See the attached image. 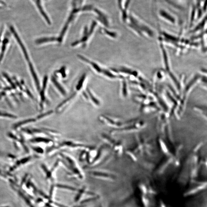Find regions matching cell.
<instances>
[{"mask_svg":"<svg viewBox=\"0 0 207 207\" xmlns=\"http://www.w3.org/2000/svg\"><path fill=\"white\" fill-rule=\"evenodd\" d=\"M118 6L121 10V18L124 22H127L129 13L128 10L131 0H118Z\"/></svg>","mask_w":207,"mask_h":207,"instance_id":"cell-4","label":"cell"},{"mask_svg":"<svg viewBox=\"0 0 207 207\" xmlns=\"http://www.w3.org/2000/svg\"><path fill=\"white\" fill-rule=\"evenodd\" d=\"M55 186L57 188L63 189L70 190V191H77V188L69 186L62 185V184H57L55 185Z\"/></svg>","mask_w":207,"mask_h":207,"instance_id":"cell-19","label":"cell"},{"mask_svg":"<svg viewBox=\"0 0 207 207\" xmlns=\"http://www.w3.org/2000/svg\"><path fill=\"white\" fill-rule=\"evenodd\" d=\"M58 156L60 164L66 169L70 175L75 176L80 179H83V172L73 157L69 154L63 152H58Z\"/></svg>","mask_w":207,"mask_h":207,"instance_id":"cell-1","label":"cell"},{"mask_svg":"<svg viewBox=\"0 0 207 207\" xmlns=\"http://www.w3.org/2000/svg\"><path fill=\"white\" fill-rule=\"evenodd\" d=\"M51 80L52 81H53V83H54V85H55L58 89V90L59 92H60L61 94L63 96H66V91H65V90L64 89V88L61 86L60 84L57 81V80H56L55 78L54 77H52Z\"/></svg>","mask_w":207,"mask_h":207,"instance_id":"cell-15","label":"cell"},{"mask_svg":"<svg viewBox=\"0 0 207 207\" xmlns=\"http://www.w3.org/2000/svg\"><path fill=\"white\" fill-rule=\"evenodd\" d=\"M42 129L45 132L47 136L53 140L56 143L58 142L59 140L62 137L61 134L57 130L47 128H42Z\"/></svg>","mask_w":207,"mask_h":207,"instance_id":"cell-8","label":"cell"},{"mask_svg":"<svg viewBox=\"0 0 207 207\" xmlns=\"http://www.w3.org/2000/svg\"><path fill=\"white\" fill-rule=\"evenodd\" d=\"M30 142L36 144H42L48 146L49 148L52 147L56 144V142L53 140L48 137L38 136L32 138L30 140Z\"/></svg>","mask_w":207,"mask_h":207,"instance_id":"cell-7","label":"cell"},{"mask_svg":"<svg viewBox=\"0 0 207 207\" xmlns=\"http://www.w3.org/2000/svg\"><path fill=\"white\" fill-rule=\"evenodd\" d=\"M87 91L88 100L89 99H90L91 101L92 102V103L94 107H100L101 105V103L100 100L93 94L89 89H87Z\"/></svg>","mask_w":207,"mask_h":207,"instance_id":"cell-10","label":"cell"},{"mask_svg":"<svg viewBox=\"0 0 207 207\" xmlns=\"http://www.w3.org/2000/svg\"></svg>","mask_w":207,"mask_h":207,"instance_id":"cell-36","label":"cell"},{"mask_svg":"<svg viewBox=\"0 0 207 207\" xmlns=\"http://www.w3.org/2000/svg\"><path fill=\"white\" fill-rule=\"evenodd\" d=\"M18 193H19L21 197H22L23 198L24 200L28 204V205H29L30 207H33L32 205L31 202H30L29 200H28V199L25 196H24V195L20 191H18Z\"/></svg>","mask_w":207,"mask_h":207,"instance_id":"cell-28","label":"cell"},{"mask_svg":"<svg viewBox=\"0 0 207 207\" xmlns=\"http://www.w3.org/2000/svg\"><path fill=\"white\" fill-rule=\"evenodd\" d=\"M37 121L38 120L36 119V118H30L28 119L24 120V121L19 122L16 123V124L13 125V128L14 129H17L18 128L21 127V126L24 125L28 124V123L35 122Z\"/></svg>","mask_w":207,"mask_h":207,"instance_id":"cell-12","label":"cell"},{"mask_svg":"<svg viewBox=\"0 0 207 207\" xmlns=\"http://www.w3.org/2000/svg\"><path fill=\"white\" fill-rule=\"evenodd\" d=\"M193 110L207 122V107L206 106L196 105L193 107Z\"/></svg>","mask_w":207,"mask_h":207,"instance_id":"cell-9","label":"cell"},{"mask_svg":"<svg viewBox=\"0 0 207 207\" xmlns=\"http://www.w3.org/2000/svg\"><path fill=\"white\" fill-rule=\"evenodd\" d=\"M8 156L9 157L12 158V159H16V156L15 155L12 154H9Z\"/></svg>","mask_w":207,"mask_h":207,"instance_id":"cell-34","label":"cell"},{"mask_svg":"<svg viewBox=\"0 0 207 207\" xmlns=\"http://www.w3.org/2000/svg\"><path fill=\"white\" fill-rule=\"evenodd\" d=\"M27 176H28V174H26L25 176H24L23 179H22V182H21V184H22H22L25 182Z\"/></svg>","mask_w":207,"mask_h":207,"instance_id":"cell-33","label":"cell"},{"mask_svg":"<svg viewBox=\"0 0 207 207\" xmlns=\"http://www.w3.org/2000/svg\"><path fill=\"white\" fill-rule=\"evenodd\" d=\"M22 130L23 131L25 132V133L31 135H34V134H33L32 130V129L27 128L22 129Z\"/></svg>","mask_w":207,"mask_h":207,"instance_id":"cell-31","label":"cell"},{"mask_svg":"<svg viewBox=\"0 0 207 207\" xmlns=\"http://www.w3.org/2000/svg\"><path fill=\"white\" fill-rule=\"evenodd\" d=\"M77 94V92H74L68 98L65 99V100L59 104L55 109V113L60 114L67 110L68 108L70 106L73 100L75 98Z\"/></svg>","mask_w":207,"mask_h":207,"instance_id":"cell-3","label":"cell"},{"mask_svg":"<svg viewBox=\"0 0 207 207\" xmlns=\"http://www.w3.org/2000/svg\"><path fill=\"white\" fill-rule=\"evenodd\" d=\"M123 85L122 93L123 95H124V96H126L127 95V85H126V83L125 81H124Z\"/></svg>","mask_w":207,"mask_h":207,"instance_id":"cell-29","label":"cell"},{"mask_svg":"<svg viewBox=\"0 0 207 207\" xmlns=\"http://www.w3.org/2000/svg\"><path fill=\"white\" fill-rule=\"evenodd\" d=\"M161 48H162L163 54L164 59V63H165L166 68L168 71H169V65L168 60V57L165 49L164 48L163 45H161Z\"/></svg>","mask_w":207,"mask_h":207,"instance_id":"cell-17","label":"cell"},{"mask_svg":"<svg viewBox=\"0 0 207 207\" xmlns=\"http://www.w3.org/2000/svg\"><path fill=\"white\" fill-rule=\"evenodd\" d=\"M0 116L1 117H7V118H12L16 119L17 118V117L11 114L7 113H3V112H0Z\"/></svg>","mask_w":207,"mask_h":207,"instance_id":"cell-25","label":"cell"},{"mask_svg":"<svg viewBox=\"0 0 207 207\" xmlns=\"http://www.w3.org/2000/svg\"><path fill=\"white\" fill-rule=\"evenodd\" d=\"M158 14L161 19L166 21L167 22L172 24H176L175 17L168 10L165 9H160L158 11Z\"/></svg>","mask_w":207,"mask_h":207,"instance_id":"cell-6","label":"cell"},{"mask_svg":"<svg viewBox=\"0 0 207 207\" xmlns=\"http://www.w3.org/2000/svg\"><path fill=\"white\" fill-rule=\"evenodd\" d=\"M102 73H103L105 75L107 76L108 77H111V78H113L116 77V76L114 75V74L111 73L109 72L108 71L106 70H103Z\"/></svg>","mask_w":207,"mask_h":207,"instance_id":"cell-26","label":"cell"},{"mask_svg":"<svg viewBox=\"0 0 207 207\" xmlns=\"http://www.w3.org/2000/svg\"><path fill=\"white\" fill-rule=\"evenodd\" d=\"M31 182H30V181H28V183L27 184V188H29V186L31 185Z\"/></svg>","mask_w":207,"mask_h":207,"instance_id":"cell-35","label":"cell"},{"mask_svg":"<svg viewBox=\"0 0 207 207\" xmlns=\"http://www.w3.org/2000/svg\"><path fill=\"white\" fill-rule=\"evenodd\" d=\"M85 77H86V74H83L81 78L80 81H79L78 84H77V86L76 87V89H77V91H80L81 89Z\"/></svg>","mask_w":207,"mask_h":207,"instance_id":"cell-22","label":"cell"},{"mask_svg":"<svg viewBox=\"0 0 207 207\" xmlns=\"http://www.w3.org/2000/svg\"><path fill=\"white\" fill-rule=\"evenodd\" d=\"M99 198H100V196L96 195L95 196H92V198L84 199L80 202V204L81 205H86V204L89 203V202L98 200Z\"/></svg>","mask_w":207,"mask_h":207,"instance_id":"cell-20","label":"cell"},{"mask_svg":"<svg viewBox=\"0 0 207 207\" xmlns=\"http://www.w3.org/2000/svg\"><path fill=\"white\" fill-rule=\"evenodd\" d=\"M58 41V38L55 37H50L43 38V39H38L36 41V43L41 44L49 42H52V41Z\"/></svg>","mask_w":207,"mask_h":207,"instance_id":"cell-18","label":"cell"},{"mask_svg":"<svg viewBox=\"0 0 207 207\" xmlns=\"http://www.w3.org/2000/svg\"><path fill=\"white\" fill-rule=\"evenodd\" d=\"M32 149L33 150L39 154L43 155L46 153L45 150L42 147L39 146H36V147H32Z\"/></svg>","mask_w":207,"mask_h":207,"instance_id":"cell-21","label":"cell"},{"mask_svg":"<svg viewBox=\"0 0 207 207\" xmlns=\"http://www.w3.org/2000/svg\"><path fill=\"white\" fill-rule=\"evenodd\" d=\"M8 136L10 138H12L13 140H15V141H19V139L17 137L15 136L14 135H13V134L11 133H9L8 134Z\"/></svg>","mask_w":207,"mask_h":207,"instance_id":"cell-32","label":"cell"},{"mask_svg":"<svg viewBox=\"0 0 207 207\" xmlns=\"http://www.w3.org/2000/svg\"><path fill=\"white\" fill-rule=\"evenodd\" d=\"M154 1H156V0H153ZM163 1L165 3L166 2L167 4H169L170 6L173 7H175V8L179 9V7L178 6L177 4L176 3H175L173 0H163Z\"/></svg>","mask_w":207,"mask_h":207,"instance_id":"cell-24","label":"cell"},{"mask_svg":"<svg viewBox=\"0 0 207 207\" xmlns=\"http://www.w3.org/2000/svg\"><path fill=\"white\" fill-rule=\"evenodd\" d=\"M89 147V145L77 141L66 140L65 141L56 143L54 145L49 148L46 151V154L49 156L58 153L63 150H82Z\"/></svg>","mask_w":207,"mask_h":207,"instance_id":"cell-2","label":"cell"},{"mask_svg":"<svg viewBox=\"0 0 207 207\" xmlns=\"http://www.w3.org/2000/svg\"><path fill=\"white\" fill-rule=\"evenodd\" d=\"M104 31H105V32L106 34L108 35V36H111V37L113 38H115L116 37V33L112 32H109L106 30H104Z\"/></svg>","mask_w":207,"mask_h":207,"instance_id":"cell-30","label":"cell"},{"mask_svg":"<svg viewBox=\"0 0 207 207\" xmlns=\"http://www.w3.org/2000/svg\"><path fill=\"white\" fill-rule=\"evenodd\" d=\"M55 114V111L53 110H50L43 113H42L40 114L36 117V119L39 121V120H41L45 119L50 118V117L52 116V115Z\"/></svg>","mask_w":207,"mask_h":207,"instance_id":"cell-14","label":"cell"},{"mask_svg":"<svg viewBox=\"0 0 207 207\" xmlns=\"http://www.w3.org/2000/svg\"><path fill=\"white\" fill-rule=\"evenodd\" d=\"M163 34L164 36H165V38H166V39H168L169 40L171 41H172V42H177L178 40V39L177 38L175 37V36H171V35L169 34L168 33L164 32L163 33Z\"/></svg>","mask_w":207,"mask_h":207,"instance_id":"cell-23","label":"cell"},{"mask_svg":"<svg viewBox=\"0 0 207 207\" xmlns=\"http://www.w3.org/2000/svg\"><path fill=\"white\" fill-rule=\"evenodd\" d=\"M86 186H84L78 190V193H77V195L75 196V198H74V202H77L79 201L81 198L83 196V194L86 193Z\"/></svg>","mask_w":207,"mask_h":207,"instance_id":"cell-16","label":"cell"},{"mask_svg":"<svg viewBox=\"0 0 207 207\" xmlns=\"http://www.w3.org/2000/svg\"><path fill=\"white\" fill-rule=\"evenodd\" d=\"M78 57L82 60H83L84 61L86 62L87 63H89L91 65H92V66L93 67L94 69H95L97 71V72L99 73H102V71H103V70H102L101 68H100V67L97 64H96L88 60V59L86 58H85V57L81 55H78Z\"/></svg>","mask_w":207,"mask_h":207,"instance_id":"cell-13","label":"cell"},{"mask_svg":"<svg viewBox=\"0 0 207 207\" xmlns=\"http://www.w3.org/2000/svg\"><path fill=\"white\" fill-rule=\"evenodd\" d=\"M89 174L94 177L97 178H109L111 175L108 173L98 170H91L88 172Z\"/></svg>","mask_w":207,"mask_h":207,"instance_id":"cell-11","label":"cell"},{"mask_svg":"<svg viewBox=\"0 0 207 207\" xmlns=\"http://www.w3.org/2000/svg\"><path fill=\"white\" fill-rule=\"evenodd\" d=\"M60 165V161L58 159L56 160V162L51 169H49L45 164H42L41 165V168L45 173L47 179L51 181V182H54V173Z\"/></svg>","mask_w":207,"mask_h":207,"instance_id":"cell-5","label":"cell"},{"mask_svg":"<svg viewBox=\"0 0 207 207\" xmlns=\"http://www.w3.org/2000/svg\"><path fill=\"white\" fill-rule=\"evenodd\" d=\"M32 158V156H27V157H26L24 158L23 159L21 160H20V162L21 165V164H24L27 163L29 161H30V160H31Z\"/></svg>","mask_w":207,"mask_h":207,"instance_id":"cell-27","label":"cell"}]
</instances>
